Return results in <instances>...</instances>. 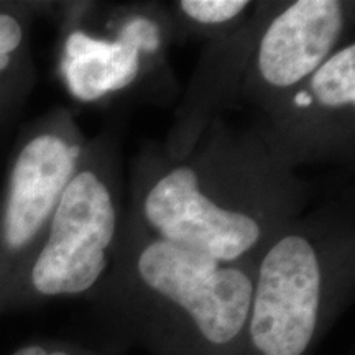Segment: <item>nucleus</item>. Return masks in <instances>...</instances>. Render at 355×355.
<instances>
[{"instance_id": "1", "label": "nucleus", "mask_w": 355, "mask_h": 355, "mask_svg": "<svg viewBox=\"0 0 355 355\" xmlns=\"http://www.w3.org/2000/svg\"><path fill=\"white\" fill-rule=\"evenodd\" d=\"M313 184L270 148L257 122L217 117L180 159L148 141L128 166L127 206L146 230L212 260L257 259L303 216Z\"/></svg>"}, {"instance_id": "2", "label": "nucleus", "mask_w": 355, "mask_h": 355, "mask_svg": "<svg viewBox=\"0 0 355 355\" xmlns=\"http://www.w3.org/2000/svg\"><path fill=\"white\" fill-rule=\"evenodd\" d=\"M255 263L163 241L127 206L112 266L87 300L102 343L148 355H242Z\"/></svg>"}, {"instance_id": "3", "label": "nucleus", "mask_w": 355, "mask_h": 355, "mask_svg": "<svg viewBox=\"0 0 355 355\" xmlns=\"http://www.w3.org/2000/svg\"><path fill=\"white\" fill-rule=\"evenodd\" d=\"M354 288L352 209L306 211L257 257L242 355H314Z\"/></svg>"}, {"instance_id": "4", "label": "nucleus", "mask_w": 355, "mask_h": 355, "mask_svg": "<svg viewBox=\"0 0 355 355\" xmlns=\"http://www.w3.org/2000/svg\"><path fill=\"white\" fill-rule=\"evenodd\" d=\"M127 212L121 139L105 127L87 140L42 241L0 295V318L50 301H87L112 266Z\"/></svg>"}, {"instance_id": "5", "label": "nucleus", "mask_w": 355, "mask_h": 355, "mask_svg": "<svg viewBox=\"0 0 355 355\" xmlns=\"http://www.w3.org/2000/svg\"><path fill=\"white\" fill-rule=\"evenodd\" d=\"M87 140L68 107L48 110L21 127L0 188V295L42 241Z\"/></svg>"}, {"instance_id": "6", "label": "nucleus", "mask_w": 355, "mask_h": 355, "mask_svg": "<svg viewBox=\"0 0 355 355\" xmlns=\"http://www.w3.org/2000/svg\"><path fill=\"white\" fill-rule=\"evenodd\" d=\"M354 10L347 0H273L248 58L239 105L270 112L354 37Z\"/></svg>"}, {"instance_id": "7", "label": "nucleus", "mask_w": 355, "mask_h": 355, "mask_svg": "<svg viewBox=\"0 0 355 355\" xmlns=\"http://www.w3.org/2000/svg\"><path fill=\"white\" fill-rule=\"evenodd\" d=\"M257 125L270 148L298 170L349 163L355 155V42L340 44Z\"/></svg>"}, {"instance_id": "8", "label": "nucleus", "mask_w": 355, "mask_h": 355, "mask_svg": "<svg viewBox=\"0 0 355 355\" xmlns=\"http://www.w3.org/2000/svg\"><path fill=\"white\" fill-rule=\"evenodd\" d=\"M272 2H257L254 12L241 28L225 38L204 43L188 91L178 105L166 139L163 144L155 141L159 153L170 159L183 158L214 119L222 117L225 110L237 107L248 58Z\"/></svg>"}, {"instance_id": "9", "label": "nucleus", "mask_w": 355, "mask_h": 355, "mask_svg": "<svg viewBox=\"0 0 355 355\" xmlns=\"http://www.w3.org/2000/svg\"><path fill=\"white\" fill-rule=\"evenodd\" d=\"M55 8L56 2L0 0V133L17 121L32 94L37 81L32 30Z\"/></svg>"}, {"instance_id": "10", "label": "nucleus", "mask_w": 355, "mask_h": 355, "mask_svg": "<svg viewBox=\"0 0 355 355\" xmlns=\"http://www.w3.org/2000/svg\"><path fill=\"white\" fill-rule=\"evenodd\" d=\"M255 6L254 0H173L166 8L176 38L209 43L241 28Z\"/></svg>"}, {"instance_id": "11", "label": "nucleus", "mask_w": 355, "mask_h": 355, "mask_svg": "<svg viewBox=\"0 0 355 355\" xmlns=\"http://www.w3.org/2000/svg\"><path fill=\"white\" fill-rule=\"evenodd\" d=\"M10 355H123V352L105 343L87 345L68 339H35L20 345Z\"/></svg>"}]
</instances>
